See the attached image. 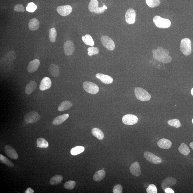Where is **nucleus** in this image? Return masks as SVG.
I'll return each instance as SVG.
<instances>
[{
	"label": "nucleus",
	"mask_w": 193,
	"mask_h": 193,
	"mask_svg": "<svg viewBox=\"0 0 193 193\" xmlns=\"http://www.w3.org/2000/svg\"><path fill=\"white\" fill-rule=\"evenodd\" d=\"M152 53L153 57L159 62L164 64H167L171 62L172 58L169 55V51L162 47H158L157 50H153Z\"/></svg>",
	"instance_id": "obj_1"
},
{
	"label": "nucleus",
	"mask_w": 193,
	"mask_h": 193,
	"mask_svg": "<svg viewBox=\"0 0 193 193\" xmlns=\"http://www.w3.org/2000/svg\"><path fill=\"white\" fill-rule=\"evenodd\" d=\"M135 96L137 99L142 101L150 100L151 95L145 89L140 87H137L135 89Z\"/></svg>",
	"instance_id": "obj_2"
},
{
	"label": "nucleus",
	"mask_w": 193,
	"mask_h": 193,
	"mask_svg": "<svg viewBox=\"0 0 193 193\" xmlns=\"http://www.w3.org/2000/svg\"><path fill=\"white\" fill-rule=\"evenodd\" d=\"M99 2L97 0H91L88 5V9L92 13L101 14L103 13L107 7L104 5L103 7H99Z\"/></svg>",
	"instance_id": "obj_3"
},
{
	"label": "nucleus",
	"mask_w": 193,
	"mask_h": 193,
	"mask_svg": "<svg viewBox=\"0 0 193 193\" xmlns=\"http://www.w3.org/2000/svg\"><path fill=\"white\" fill-rule=\"evenodd\" d=\"M153 21L157 27L160 29H166L169 27L171 22L168 19L162 18L159 16H155L154 18Z\"/></svg>",
	"instance_id": "obj_4"
},
{
	"label": "nucleus",
	"mask_w": 193,
	"mask_h": 193,
	"mask_svg": "<svg viewBox=\"0 0 193 193\" xmlns=\"http://www.w3.org/2000/svg\"><path fill=\"white\" fill-rule=\"evenodd\" d=\"M180 50L184 55H190L192 51L190 40L187 38L183 39L181 42Z\"/></svg>",
	"instance_id": "obj_5"
},
{
	"label": "nucleus",
	"mask_w": 193,
	"mask_h": 193,
	"mask_svg": "<svg viewBox=\"0 0 193 193\" xmlns=\"http://www.w3.org/2000/svg\"><path fill=\"white\" fill-rule=\"evenodd\" d=\"M41 116L37 112L31 111L26 114L24 116V121L27 124H34L40 120Z\"/></svg>",
	"instance_id": "obj_6"
},
{
	"label": "nucleus",
	"mask_w": 193,
	"mask_h": 193,
	"mask_svg": "<svg viewBox=\"0 0 193 193\" xmlns=\"http://www.w3.org/2000/svg\"><path fill=\"white\" fill-rule=\"evenodd\" d=\"M83 87L86 92L91 94H96L99 91L98 86L91 82L86 81L84 82Z\"/></svg>",
	"instance_id": "obj_7"
},
{
	"label": "nucleus",
	"mask_w": 193,
	"mask_h": 193,
	"mask_svg": "<svg viewBox=\"0 0 193 193\" xmlns=\"http://www.w3.org/2000/svg\"><path fill=\"white\" fill-rule=\"evenodd\" d=\"M101 42L103 46L110 50H113L115 49V43L113 40L109 37L104 36L101 37Z\"/></svg>",
	"instance_id": "obj_8"
},
{
	"label": "nucleus",
	"mask_w": 193,
	"mask_h": 193,
	"mask_svg": "<svg viewBox=\"0 0 193 193\" xmlns=\"http://www.w3.org/2000/svg\"><path fill=\"white\" fill-rule=\"evenodd\" d=\"M138 119L136 116L131 114H128L123 117L122 121L124 124L127 125H133L136 124Z\"/></svg>",
	"instance_id": "obj_9"
},
{
	"label": "nucleus",
	"mask_w": 193,
	"mask_h": 193,
	"mask_svg": "<svg viewBox=\"0 0 193 193\" xmlns=\"http://www.w3.org/2000/svg\"><path fill=\"white\" fill-rule=\"evenodd\" d=\"M144 157L147 160L154 164H160L162 162V159L155 154L149 152H145Z\"/></svg>",
	"instance_id": "obj_10"
},
{
	"label": "nucleus",
	"mask_w": 193,
	"mask_h": 193,
	"mask_svg": "<svg viewBox=\"0 0 193 193\" xmlns=\"http://www.w3.org/2000/svg\"><path fill=\"white\" fill-rule=\"evenodd\" d=\"M136 13L134 10L130 8L127 10L125 15L126 22L129 24H134L136 20Z\"/></svg>",
	"instance_id": "obj_11"
},
{
	"label": "nucleus",
	"mask_w": 193,
	"mask_h": 193,
	"mask_svg": "<svg viewBox=\"0 0 193 193\" xmlns=\"http://www.w3.org/2000/svg\"><path fill=\"white\" fill-rule=\"evenodd\" d=\"M177 182V180L175 178L172 177H167L162 181L161 187L164 190L167 188H170L175 185Z\"/></svg>",
	"instance_id": "obj_12"
},
{
	"label": "nucleus",
	"mask_w": 193,
	"mask_h": 193,
	"mask_svg": "<svg viewBox=\"0 0 193 193\" xmlns=\"http://www.w3.org/2000/svg\"><path fill=\"white\" fill-rule=\"evenodd\" d=\"M57 10L61 15L66 16L71 13L72 11V8L69 5H66L58 7Z\"/></svg>",
	"instance_id": "obj_13"
},
{
	"label": "nucleus",
	"mask_w": 193,
	"mask_h": 193,
	"mask_svg": "<svg viewBox=\"0 0 193 193\" xmlns=\"http://www.w3.org/2000/svg\"><path fill=\"white\" fill-rule=\"evenodd\" d=\"M4 151L6 155L12 159H16L18 157L16 151L10 145H6L5 146Z\"/></svg>",
	"instance_id": "obj_14"
},
{
	"label": "nucleus",
	"mask_w": 193,
	"mask_h": 193,
	"mask_svg": "<svg viewBox=\"0 0 193 193\" xmlns=\"http://www.w3.org/2000/svg\"><path fill=\"white\" fill-rule=\"evenodd\" d=\"M74 45L72 42L71 41H67L64 45V50L66 55L70 56L75 51Z\"/></svg>",
	"instance_id": "obj_15"
},
{
	"label": "nucleus",
	"mask_w": 193,
	"mask_h": 193,
	"mask_svg": "<svg viewBox=\"0 0 193 193\" xmlns=\"http://www.w3.org/2000/svg\"><path fill=\"white\" fill-rule=\"evenodd\" d=\"M132 174L136 177H138L141 174V169L139 163L135 162L131 165L129 168Z\"/></svg>",
	"instance_id": "obj_16"
},
{
	"label": "nucleus",
	"mask_w": 193,
	"mask_h": 193,
	"mask_svg": "<svg viewBox=\"0 0 193 193\" xmlns=\"http://www.w3.org/2000/svg\"><path fill=\"white\" fill-rule=\"evenodd\" d=\"M40 62L38 59H35L29 63L27 67L28 71L30 73H33L36 71L39 67Z\"/></svg>",
	"instance_id": "obj_17"
},
{
	"label": "nucleus",
	"mask_w": 193,
	"mask_h": 193,
	"mask_svg": "<svg viewBox=\"0 0 193 193\" xmlns=\"http://www.w3.org/2000/svg\"><path fill=\"white\" fill-rule=\"evenodd\" d=\"M52 82L48 77H45L41 80L39 88L42 91L48 89L51 86Z\"/></svg>",
	"instance_id": "obj_18"
},
{
	"label": "nucleus",
	"mask_w": 193,
	"mask_h": 193,
	"mask_svg": "<svg viewBox=\"0 0 193 193\" xmlns=\"http://www.w3.org/2000/svg\"><path fill=\"white\" fill-rule=\"evenodd\" d=\"M96 78L99 79L102 83L106 84H111L113 82V79L112 77L108 75L100 73L96 74Z\"/></svg>",
	"instance_id": "obj_19"
},
{
	"label": "nucleus",
	"mask_w": 193,
	"mask_h": 193,
	"mask_svg": "<svg viewBox=\"0 0 193 193\" xmlns=\"http://www.w3.org/2000/svg\"><path fill=\"white\" fill-rule=\"evenodd\" d=\"M157 145L161 148L168 149L171 147L172 144L169 140L163 138L159 140L157 142Z\"/></svg>",
	"instance_id": "obj_20"
},
{
	"label": "nucleus",
	"mask_w": 193,
	"mask_h": 193,
	"mask_svg": "<svg viewBox=\"0 0 193 193\" xmlns=\"http://www.w3.org/2000/svg\"><path fill=\"white\" fill-rule=\"evenodd\" d=\"M69 117L68 114H65L62 115L58 116L54 119L52 123L56 126L60 125L67 120Z\"/></svg>",
	"instance_id": "obj_21"
},
{
	"label": "nucleus",
	"mask_w": 193,
	"mask_h": 193,
	"mask_svg": "<svg viewBox=\"0 0 193 193\" xmlns=\"http://www.w3.org/2000/svg\"><path fill=\"white\" fill-rule=\"evenodd\" d=\"M49 73L52 77H57L59 75V69L57 65L52 64L50 65L48 68Z\"/></svg>",
	"instance_id": "obj_22"
},
{
	"label": "nucleus",
	"mask_w": 193,
	"mask_h": 193,
	"mask_svg": "<svg viewBox=\"0 0 193 193\" xmlns=\"http://www.w3.org/2000/svg\"><path fill=\"white\" fill-rule=\"evenodd\" d=\"M39 22L37 19L33 18L30 20L29 23V27L30 30L35 31L39 29Z\"/></svg>",
	"instance_id": "obj_23"
},
{
	"label": "nucleus",
	"mask_w": 193,
	"mask_h": 193,
	"mask_svg": "<svg viewBox=\"0 0 193 193\" xmlns=\"http://www.w3.org/2000/svg\"><path fill=\"white\" fill-rule=\"evenodd\" d=\"M105 174H106V172L104 170H99L95 173L93 176V178L95 181H101L104 178Z\"/></svg>",
	"instance_id": "obj_24"
},
{
	"label": "nucleus",
	"mask_w": 193,
	"mask_h": 193,
	"mask_svg": "<svg viewBox=\"0 0 193 193\" xmlns=\"http://www.w3.org/2000/svg\"><path fill=\"white\" fill-rule=\"evenodd\" d=\"M37 84L36 82L31 81L26 86L25 88V92L28 95L30 94L37 87Z\"/></svg>",
	"instance_id": "obj_25"
},
{
	"label": "nucleus",
	"mask_w": 193,
	"mask_h": 193,
	"mask_svg": "<svg viewBox=\"0 0 193 193\" xmlns=\"http://www.w3.org/2000/svg\"><path fill=\"white\" fill-rule=\"evenodd\" d=\"M72 106V104L69 101H64L61 103L58 107V110L63 111L69 109Z\"/></svg>",
	"instance_id": "obj_26"
},
{
	"label": "nucleus",
	"mask_w": 193,
	"mask_h": 193,
	"mask_svg": "<svg viewBox=\"0 0 193 193\" xmlns=\"http://www.w3.org/2000/svg\"><path fill=\"white\" fill-rule=\"evenodd\" d=\"M92 133L93 136L95 137L99 140H102L104 137V133L100 129L97 128H94L92 131Z\"/></svg>",
	"instance_id": "obj_27"
},
{
	"label": "nucleus",
	"mask_w": 193,
	"mask_h": 193,
	"mask_svg": "<svg viewBox=\"0 0 193 193\" xmlns=\"http://www.w3.org/2000/svg\"><path fill=\"white\" fill-rule=\"evenodd\" d=\"M63 177L60 175H56L50 178V183L52 185H56L60 183L62 181Z\"/></svg>",
	"instance_id": "obj_28"
},
{
	"label": "nucleus",
	"mask_w": 193,
	"mask_h": 193,
	"mask_svg": "<svg viewBox=\"0 0 193 193\" xmlns=\"http://www.w3.org/2000/svg\"><path fill=\"white\" fill-rule=\"evenodd\" d=\"M179 151L184 155L187 156L190 153V150L188 146L185 143H182L178 148Z\"/></svg>",
	"instance_id": "obj_29"
},
{
	"label": "nucleus",
	"mask_w": 193,
	"mask_h": 193,
	"mask_svg": "<svg viewBox=\"0 0 193 193\" xmlns=\"http://www.w3.org/2000/svg\"><path fill=\"white\" fill-rule=\"evenodd\" d=\"M82 41L86 45H90L91 46H94V40L90 35H86L85 36L82 37Z\"/></svg>",
	"instance_id": "obj_30"
},
{
	"label": "nucleus",
	"mask_w": 193,
	"mask_h": 193,
	"mask_svg": "<svg viewBox=\"0 0 193 193\" xmlns=\"http://www.w3.org/2000/svg\"><path fill=\"white\" fill-rule=\"evenodd\" d=\"M37 147L41 148H47L48 147V142L43 138H39L37 140Z\"/></svg>",
	"instance_id": "obj_31"
},
{
	"label": "nucleus",
	"mask_w": 193,
	"mask_h": 193,
	"mask_svg": "<svg viewBox=\"0 0 193 193\" xmlns=\"http://www.w3.org/2000/svg\"><path fill=\"white\" fill-rule=\"evenodd\" d=\"M57 33L55 28H52L50 30L49 37L51 42L54 43L56 41Z\"/></svg>",
	"instance_id": "obj_32"
},
{
	"label": "nucleus",
	"mask_w": 193,
	"mask_h": 193,
	"mask_svg": "<svg viewBox=\"0 0 193 193\" xmlns=\"http://www.w3.org/2000/svg\"><path fill=\"white\" fill-rule=\"evenodd\" d=\"M0 161H1V163L6 164L9 167H13L14 166V164L10 160L6 157H5L4 156L1 154H0Z\"/></svg>",
	"instance_id": "obj_33"
},
{
	"label": "nucleus",
	"mask_w": 193,
	"mask_h": 193,
	"mask_svg": "<svg viewBox=\"0 0 193 193\" xmlns=\"http://www.w3.org/2000/svg\"><path fill=\"white\" fill-rule=\"evenodd\" d=\"M85 148L83 146H76L71 149V154L72 155H78L83 152L85 150Z\"/></svg>",
	"instance_id": "obj_34"
},
{
	"label": "nucleus",
	"mask_w": 193,
	"mask_h": 193,
	"mask_svg": "<svg viewBox=\"0 0 193 193\" xmlns=\"http://www.w3.org/2000/svg\"><path fill=\"white\" fill-rule=\"evenodd\" d=\"M145 2L150 8H154L158 6L160 4L159 0H145Z\"/></svg>",
	"instance_id": "obj_35"
},
{
	"label": "nucleus",
	"mask_w": 193,
	"mask_h": 193,
	"mask_svg": "<svg viewBox=\"0 0 193 193\" xmlns=\"http://www.w3.org/2000/svg\"><path fill=\"white\" fill-rule=\"evenodd\" d=\"M168 125L172 127H174L176 128L180 127L181 124L179 120L177 119H172V120L168 121Z\"/></svg>",
	"instance_id": "obj_36"
},
{
	"label": "nucleus",
	"mask_w": 193,
	"mask_h": 193,
	"mask_svg": "<svg viewBox=\"0 0 193 193\" xmlns=\"http://www.w3.org/2000/svg\"><path fill=\"white\" fill-rule=\"evenodd\" d=\"M87 50L88 51V54L90 56L96 55V54H99V49L96 47H89L87 49Z\"/></svg>",
	"instance_id": "obj_37"
},
{
	"label": "nucleus",
	"mask_w": 193,
	"mask_h": 193,
	"mask_svg": "<svg viewBox=\"0 0 193 193\" xmlns=\"http://www.w3.org/2000/svg\"><path fill=\"white\" fill-rule=\"evenodd\" d=\"M76 182L73 181H69L66 182L64 184V186L65 188L69 190H71L74 188Z\"/></svg>",
	"instance_id": "obj_38"
},
{
	"label": "nucleus",
	"mask_w": 193,
	"mask_h": 193,
	"mask_svg": "<svg viewBox=\"0 0 193 193\" xmlns=\"http://www.w3.org/2000/svg\"><path fill=\"white\" fill-rule=\"evenodd\" d=\"M37 7L34 3L31 2L28 4L26 9L27 12L33 13L37 10Z\"/></svg>",
	"instance_id": "obj_39"
},
{
	"label": "nucleus",
	"mask_w": 193,
	"mask_h": 193,
	"mask_svg": "<svg viewBox=\"0 0 193 193\" xmlns=\"http://www.w3.org/2000/svg\"><path fill=\"white\" fill-rule=\"evenodd\" d=\"M147 193H157V190L156 187L155 185L151 184L149 185L146 189Z\"/></svg>",
	"instance_id": "obj_40"
},
{
	"label": "nucleus",
	"mask_w": 193,
	"mask_h": 193,
	"mask_svg": "<svg viewBox=\"0 0 193 193\" xmlns=\"http://www.w3.org/2000/svg\"><path fill=\"white\" fill-rule=\"evenodd\" d=\"M14 10L15 11L17 12H24L25 9L23 5L21 4H18L15 5L14 7Z\"/></svg>",
	"instance_id": "obj_41"
},
{
	"label": "nucleus",
	"mask_w": 193,
	"mask_h": 193,
	"mask_svg": "<svg viewBox=\"0 0 193 193\" xmlns=\"http://www.w3.org/2000/svg\"><path fill=\"white\" fill-rule=\"evenodd\" d=\"M123 188L121 185H117L114 187L113 192L114 193H122Z\"/></svg>",
	"instance_id": "obj_42"
},
{
	"label": "nucleus",
	"mask_w": 193,
	"mask_h": 193,
	"mask_svg": "<svg viewBox=\"0 0 193 193\" xmlns=\"http://www.w3.org/2000/svg\"><path fill=\"white\" fill-rule=\"evenodd\" d=\"M165 192L166 193H174L175 192L174 191L170 188H167L164 190Z\"/></svg>",
	"instance_id": "obj_43"
},
{
	"label": "nucleus",
	"mask_w": 193,
	"mask_h": 193,
	"mask_svg": "<svg viewBox=\"0 0 193 193\" xmlns=\"http://www.w3.org/2000/svg\"><path fill=\"white\" fill-rule=\"evenodd\" d=\"M34 192V191L31 188H28L25 191V193H33Z\"/></svg>",
	"instance_id": "obj_44"
},
{
	"label": "nucleus",
	"mask_w": 193,
	"mask_h": 193,
	"mask_svg": "<svg viewBox=\"0 0 193 193\" xmlns=\"http://www.w3.org/2000/svg\"><path fill=\"white\" fill-rule=\"evenodd\" d=\"M189 146H190L191 148L193 150V142L189 144Z\"/></svg>",
	"instance_id": "obj_45"
},
{
	"label": "nucleus",
	"mask_w": 193,
	"mask_h": 193,
	"mask_svg": "<svg viewBox=\"0 0 193 193\" xmlns=\"http://www.w3.org/2000/svg\"><path fill=\"white\" fill-rule=\"evenodd\" d=\"M191 94H192V95L193 96V88L192 89H191Z\"/></svg>",
	"instance_id": "obj_46"
},
{
	"label": "nucleus",
	"mask_w": 193,
	"mask_h": 193,
	"mask_svg": "<svg viewBox=\"0 0 193 193\" xmlns=\"http://www.w3.org/2000/svg\"><path fill=\"white\" fill-rule=\"evenodd\" d=\"M192 124H193V118L192 119Z\"/></svg>",
	"instance_id": "obj_47"
},
{
	"label": "nucleus",
	"mask_w": 193,
	"mask_h": 193,
	"mask_svg": "<svg viewBox=\"0 0 193 193\" xmlns=\"http://www.w3.org/2000/svg\"></svg>",
	"instance_id": "obj_48"
}]
</instances>
